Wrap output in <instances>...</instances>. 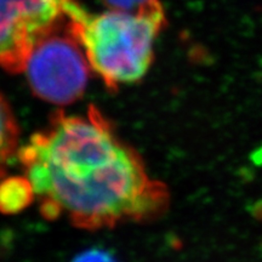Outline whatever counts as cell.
<instances>
[{
    "instance_id": "5b68a950",
    "label": "cell",
    "mask_w": 262,
    "mask_h": 262,
    "mask_svg": "<svg viewBox=\"0 0 262 262\" xmlns=\"http://www.w3.org/2000/svg\"><path fill=\"white\" fill-rule=\"evenodd\" d=\"M34 198V191L26 176H15L0 182V212L3 214H17L27 208Z\"/></svg>"
},
{
    "instance_id": "277c9868",
    "label": "cell",
    "mask_w": 262,
    "mask_h": 262,
    "mask_svg": "<svg viewBox=\"0 0 262 262\" xmlns=\"http://www.w3.org/2000/svg\"><path fill=\"white\" fill-rule=\"evenodd\" d=\"M67 0H0V68L24 73L39 40L64 18Z\"/></svg>"
},
{
    "instance_id": "52a82bcc",
    "label": "cell",
    "mask_w": 262,
    "mask_h": 262,
    "mask_svg": "<svg viewBox=\"0 0 262 262\" xmlns=\"http://www.w3.org/2000/svg\"><path fill=\"white\" fill-rule=\"evenodd\" d=\"M71 262H120L108 250L100 248L88 249L81 251L80 254L75 255Z\"/></svg>"
},
{
    "instance_id": "ba28073f",
    "label": "cell",
    "mask_w": 262,
    "mask_h": 262,
    "mask_svg": "<svg viewBox=\"0 0 262 262\" xmlns=\"http://www.w3.org/2000/svg\"><path fill=\"white\" fill-rule=\"evenodd\" d=\"M149 0H102V3L111 10H123V11H133L146 4Z\"/></svg>"
},
{
    "instance_id": "7a4b0ae2",
    "label": "cell",
    "mask_w": 262,
    "mask_h": 262,
    "mask_svg": "<svg viewBox=\"0 0 262 262\" xmlns=\"http://www.w3.org/2000/svg\"><path fill=\"white\" fill-rule=\"evenodd\" d=\"M66 14L89 64L108 89L142 79L155 57V44L165 26V10L149 0L133 11L111 10L90 14L75 0Z\"/></svg>"
},
{
    "instance_id": "8992f818",
    "label": "cell",
    "mask_w": 262,
    "mask_h": 262,
    "mask_svg": "<svg viewBox=\"0 0 262 262\" xmlns=\"http://www.w3.org/2000/svg\"><path fill=\"white\" fill-rule=\"evenodd\" d=\"M18 125L6 98L0 94V179L11 157L17 153Z\"/></svg>"
},
{
    "instance_id": "3957f363",
    "label": "cell",
    "mask_w": 262,
    "mask_h": 262,
    "mask_svg": "<svg viewBox=\"0 0 262 262\" xmlns=\"http://www.w3.org/2000/svg\"><path fill=\"white\" fill-rule=\"evenodd\" d=\"M90 70L66 14L33 49L25 73L35 96L54 104H68L84 94Z\"/></svg>"
},
{
    "instance_id": "6da1fadb",
    "label": "cell",
    "mask_w": 262,
    "mask_h": 262,
    "mask_svg": "<svg viewBox=\"0 0 262 262\" xmlns=\"http://www.w3.org/2000/svg\"><path fill=\"white\" fill-rule=\"evenodd\" d=\"M17 156L48 220L64 216L96 231L155 220L169 206L166 186L95 106L81 116L56 112Z\"/></svg>"
}]
</instances>
